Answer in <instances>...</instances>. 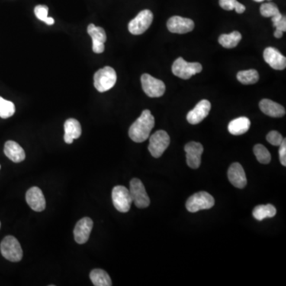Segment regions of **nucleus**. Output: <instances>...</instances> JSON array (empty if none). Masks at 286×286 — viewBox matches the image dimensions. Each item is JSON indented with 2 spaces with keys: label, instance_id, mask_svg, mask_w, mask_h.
I'll return each mask as SVG.
<instances>
[{
  "label": "nucleus",
  "instance_id": "obj_1",
  "mask_svg": "<svg viewBox=\"0 0 286 286\" xmlns=\"http://www.w3.org/2000/svg\"><path fill=\"white\" fill-rule=\"evenodd\" d=\"M155 125V117L149 110L142 111L139 119L136 120L129 129V137L134 142H145L149 137V134Z\"/></svg>",
  "mask_w": 286,
  "mask_h": 286
},
{
  "label": "nucleus",
  "instance_id": "obj_2",
  "mask_svg": "<svg viewBox=\"0 0 286 286\" xmlns=\"http://www.w3.org/2000/svg\"><path fill=\"white\" fill-rule=\"evenodd\" d=\"M116 72L110 66L99 69L94 75V86L100 92H105L111 89L116 85Z\"/></svg>",
  "mask_w": 286,
  "mask_h": 286
},
{
  "label": "nucleus",
  "instance_id": "obj_3",
  "mask_svg": "<svg viewBox=\"0 0 286 286\" xmlns=\"http://www.w3.org/2000/svg\"><path fill=\"white\" fill-rule=\"evenodd\" d=\"M0 251L3 256L10 262H20L23 258V252L21 245L18 239L11 235L4 238L0 245Z\"/></svg>",
  "mask_w": 286,
  "mask_h": 286
},
{
  "label": "nucleus",
  "instance_id": "obj_4",
  "mask_svg": "<svg viewBox=\"0 0 286 286\" xmlns=\"http://www.w3.org/2000/svg\"><path fill=\"white\" fill-rule=\"evenodd\" d=\"M202 71L201 64L198 62H187L182 58H179L174 62L172 72L176 77L183 80H188Z\"/></svg>",
  "mask_w": 286,
  "mask_h": 286
},
{
  "label": "nucleus",
  "instance_id": "obj_5",
  "mask_svg": "<svg viewBox=\"0 0 286 286\" xmlns=\"http://www.w3.org/2000/svg\"><path fill=\"white\" fill-rule=\"evenodd\" d=\"M214 205L215 200L211 194L206 192H199L188 199L185 206L189 213H195L200 210L212 208Z\"/></svg>",
  "mask_w": 286,
  "mask_h": 286
},
{
  "label": "nucleus",
  "instance_id": "obj_6",
  "mask_svg": "<svg viewBox=\"0 0 286 286\" xmlns=\"http://www.w3.org/2000/svg\"><path fill=\"white\" fill-rule=\"evenodd\" d=\"M170 138L165 130H158L149 138L148 146L149 153L155 158H160L163 155L165 149L169 147Z\"/></svg>",
  "mask_w": 286,
  "mask_h": 286
},
{
  "label": "nucleus",
  "instance_id": "obj_7",
  "mask_svg": "<svg viewBox=\"0 0 286 286\" xmlns=\"http://www.w3.org/2000/svg\"><path fill=\"white\" fill-rule=\"evenodd\" d=\"M153 20L154 14L152 11L143 10L129 23V31L134 35H140L149 29Z\"/></svg>",
  "mask_w": 286,
  "mask_h": 286
},
{
  "label": "nucleus",
  "instance_id": "obj_8",
  "mask_svg": "<svg viewBox=\"0 0 286 286\" xmlns=\"http://www.w3.org/2000/svg\"><path fill=\"white\" fill-rule=\"evenodd\" d=\"M130 196L132 201L139 208H146L150 204L149 196L146 193L144 184L138 178H134L130 182Z\"/></svg>",
  "mask_w": 286,
  "mask_h": 286
},
{
  "label": "nucleus",
  "instance_id": "obj_9",
  "mask_svg": "<svg viewBox=\"0 0 286 286\" xmlns=\"http://www.w3.org/2000/svg\"><path fill=\"white\" fill-rule=\"evenodd\" d=\"M142 89L151 98H158L165 93V85L163 81L154 78L149 74L145 73L141 77Z\"/></svg>",
  "mask_w": 286,
  "mask_h": 286
},
{
  "label": "nucleus",
  "instance_id": "obj_10",
  "mask_svg": "<svg viewBox=\"0 0 286 286\" xmlns=\"http://www.w3.org/2000/svg\"><path fill=\"white\" fill-rule=\"evenodd\" d=\"M111 197L116 210L122 213L129 212L133 202L129 189L122 185H118L113 188Z\"/></svg>",
  "mask_w": 286,
  "mask_h": 286
},
{
  "label": "nucleus",
  "instance_id": "obj_11",
  "mask_svg": "<svg viewBox=\"0 0 286 286\" xmlns=\"http://www.w3.org/2000/svg\"><path fill=\"white\" fill-rule=\"evenodd\" d=\"M186 152L187 165L191 169H198L201 164V155L204 152V147L197 142H190L184 146Z\"/></svg>",
  "mask_w": 286,
  "mask_h": 286
},
{
  "label": "nucleus",
  "instance_id": "obj_12",
  "mask_svg": "<svg viewBox=\"0 0 286 286\" xmlns=\"http://www.w3.org/2000/svg\"><path fill=\"white\" fill-rule=\"evenodd\" d=\"M195 24L190 18H183L181 16H173L167 22V28L171 33H183L191 32L194 29Z\"/></svg>",
  "mask_w": 286,
  "mask_h": 286
},
{
  "label": "nucleus",
  "instance_id": "obj_13",
  "mask_svg": "<svg viewBox=\"0 0 286 286\" xmlns=\"http://www.w3.org/2000/svg\"><path fill=\"white\" fill-rule=\"evenodd\" d=\"M93 227V221L88 217L82 218L77 223L74 228V239L78 244H85L89 239Z\"/></svg>",
  "mask_w": 286,
  "mask_h": 286
},
{
  "label": "nucleus",
  "instance_id": "obj_14",
  "mask_svg": "<svg viewBox=\"0 0 286 286\" xmlns=\"http://www.w3.org/2000/svg\"><path fill=\"white\" fill-rule=\"evenodd\" d=\"M88 33L92 39V50L96 53H102L105 49L104 43L107 41V34L102 27L94 24L88 25Z\"/></svg>",
  "mask_w": 286,
  "mask_h": 286
},
{
  "label": "nucleus",
  "instance_id": "obj_15",
  "mask_svg": "<svg viewBox=\"0 0 286 286\" xmlns=\"http://www.w3.org/2000/svg\"><path fill=\"white\" fill-rule=\"evenodd\" d=\"M211 107V103L209 102L208 100H203L200 101L187 115L188 123L190 124L196 125L203 121L208 116Z\"/></svg>",
  "mask_w": 286,
  "mask_h": 286
},
{
  "label": "nucleus",
  "instance_id": "obj_16",
  "mask_svg": "<svg viewBox=\"0 0 286 286\" xmlns=\"http://www.w3.org/2000/svg\"><path fill=\"white\" fill-rule=\"evenodd\" d=\"M26 200L28 205L33 209V211H44L46 208V199L43 191L37 187H32L26 194Z\"/></svg>",
  "mask_w": 286,
  "mask_h": 286
},
{
  "label": "nucleus",
  "instance_id": "obj_17",
  "mask_svg": "<svg viewBox=\"0 0 286 286\" xmlns=\"http://www.w3.org/2000/svg\"><path fill=\"white\" fill-rule=\"evenodd\" d=\"M263 58L265 62L276 70H283L286 67V58L277 49L267 47L264 50Z\"/></svg>",
  "mask_w": 286,
  "mask_h": 286
},
{
  "label": "nucleus",
  "instance_id": "obj_18",
  "mask_svg": "<svg viewBox=\"0 0 286 286\" xmlns=\"http://www.w3.org/2000/svg\"><path fill=\"white\" fill-rule=\"evenodd\" d=\"M227 177L232 184L236 188H245L247 183L245 171L242 165L238 162H235L231 165L227 172Z\"/></svg>",
  "mask_w": 286,
  "mask_h": 286
},
{
  "label": "nucleus",
  "instance_id": "obj_19",
  "mask_svg": "<svg viewBox=\"0 0 286 286\" xmlns=\"http://www.w3.org/2000/svg\"><path fill=\"white\" fill-rule=\"evenodd\" d=\"M65 136L64 140L67 144H72L75 139H79L82 133L81 123L75 119H69L64 124Z\"/></svg>",
  "mask_w": 286,
  "mask_h": 286
},
{
  "label": "nucleus",
  "instance_id": "obj_20",
  "mask_svg": "<svg viewBox=\"0 0 286 286\" xmlns=\"http://www.w3.org/2000/svg\"><path fill=\"white\" fill-rule=\"evenodd\" d=\"M4 154L11 161L15 163L24 161L26 154L24 149L18 143L14 141H7L4 146Z\"/></svg>",
  "mask_w": 286,
  "mask_h": 286
},
{
  "label": "nucleus",
  "instance_id": "obj_21",
  "mask_svg": "<svg viewBox=\"0 0 286 286\" xmlns=\"http://www.w3.org/2000/svg\"><path fill=\"white\" fill-rule=\"evenodd\" d=\"M260 110L266 115L273 118H281L285 115V109L281 104L274 102L268 99H264L259 103Z\"/></svg>",
  "mask_w": 286,
  "mask_h": 286
},
{
  "label": "nucleus",
  "instance_id": "obj_22",
  "mask_svg": "<svg viewBox=\"0 0 286 286\" xmlns=\"http://www.w3.org/2000/svg\"><path fill=\"white\" fill-rule=\"evenodd\" d=\"M251 127V121L246 117H239L230 122L228 131L233 136H241L246 133Z\"/></svg>",
  "mask_w": 286,
  "mask_h": 286
},
{
  "label": "nucleus",
  "instance_id": "obj_23",
  "mask_svg": "<svg viewBox=\"0 0 286 286\" xmlns=\"http://www.w3.org/2000/svg\"><path fill=\"white\" fill-rule=\"evenodd\" d=\"M90 279L95 286H111L112 281L111 277L106 271L95 269L90 273Z\"/></svg>",
  "mask_w": 286,
  "mask_h": 286
},
{
  "label": "nucleus",
  "instance_id": "obj_24",
  "mask_svg": "<svg viewBox=\"0 0 286 286\" xmlns=\"http://www.w3.org/2000/svg\"><path fill=\"white\" fill-rule=\"evenodd\" d=\"M277 209L272 204L258 205L253 210V216L259 221L265 220L266 218H272L275 216Z\"/></svg>",
  "mask_w": 286,
  "mask_h": 286
},
{
  "label": "nucleus",
  "instance_id": "obj_25",
  "mask_svg": "<svg viewBox=\"0 0 286 286\" xmlns=\"http://www.w3.org/2000/svg\"><path fill=\"white\" fill-rule=\"evenodd\" d=\"M241 39V33L239 31H234L229 34H221L219 37V43L226 49H232L239 45Z\"/></svg>",
  "mask_w": 286,
  "mask_h": 286
},
{
  "label": "nucleus",
  "instance_id": "obj_26",
  "mask_svg": "<svg viewBox=\"0 0 286 286\" xmlns=\"http://www.w3.org/2000/svg\"><path fill=\"white\" fill-rule=\"evenodd\" d=\"M237 79L242 85H254L259 80V74L255 69L240 71L238 72Z\"/></svg>",
  "mask_w": 286,
  "mask_h": 286
},
{
  "label": "nucleus",
  "instance_id": "obj_27",
  "mask_svg": "<svg viewBox=\"0 0 286 286\" xmlns=\"http://www.w3.org/2000/svg\"><path fill=\"white\" fill-rule=\"evenodd\" d=\"M15 113V106L11 101L0 97V118L8 119Z\"/></svg>",
  "mask_w": 286,
  "mask_h": 286
},
{
  "label": "nucleus",
  "instance_id": "obj_28",
  "mask_svg": "<svg viewBox=\"0 0 286 286\" xmlns=\"http://www.w3.org/2000/svg\"><path fill=\"white\" fill-rule=\"evenodd\" d=\"M254 154L260 163L269 164L271 161V155L263 145L257 144L254 147Z\"/></svg>",
  "mask_w": 286,
  "mask_h": 286
},
{
  "label": "nucleus",
  "instance_id": "obj_29",
  "mask_svg": "<svg viewBox=\"0 0 286 286\" xmlns=\"http://www.w3.org/2000/svg\"><path fill=\"white\" fill-rule=\"evenodd\" d=\"M219 4L220 7L226 11L235 10V11L239 14H242L246 11V7L238 2L237 0H220Z\"/></svg>",
  "mask_w": 286,
  "mask_h": 286
},
{
  "label": "nucleus",
  "instance_id": "obj_30",
  "mask_svg": "<svg viewBox=\"0 0 286 286\" xmlns=\"http://www.w3.org/2000/svg\"><path fill=\"white\" fill-rule=\"evenodd\" d=\"M260 13L265 18H272L279 14L280 11L276 4L273 3H265L260 7Z\"/></svg>",
  "mask_w": 286,
  "mask_h": 286
},
{
  "label": "nucleus",
  "instance_id": "obj_31",
  "mask_svg": "<svg viewBox=\"0 0 286 286\" xmlns=\"http://www.w3.org/2000/svg\"><path fill=\"white\" fill-rule=\"evenodd\" d=\"M272 22L276 30H279L282 32L286 31L285 16L282 15L281 13H279L277 15L272 17Z\"/></svg>",
  "mask_w": 286,
  "mask_h": 286
},
{
  "label": "nucleus",
  "instance_id": "obj_32",
  "mask_svg": "<svg viewBox=\"0 0 286 286\" xmlns=\"http://www.w3.org/2000/svg\"><path fill=\"white\" fill-rule=\"evenodd\" d=\"M266 140L273 146H279L283 141V137L279 132L272 130L267 135Z\"/></svg>",
  "mask_w": 286,
  "mask_h": 286
},
{
  "label": "nucleus",
  "instance_id": "obj_33",
  "mask_svg": "<svg viewBox=\"0 0 286 286\" xmlns=\"http://www.w3.org/2000/svg\"><path fill=\"white\" fill-rule=\"evenodd\" d=\"M48 11H49V8L46 6H36L35 8H34V14L39 20L45 22L46 18L49 17L48 16Z\"/></svg>",
  "mask_w": 286,
  "mask_h": 286
},
{
  "label": "nucleus",
  "instance_id": "obj_34",
  "mask_svg": "<svg viewBox=\"0 0 286 286\" xmlns=\"http://www.w3.org/2000/svg\"><path fill=\"white\" fill-rule=\"evenodd\" d=\"M279 158L280 162L283 166H286V139H283L282 142L280 145Z\"/></svg>",
  "mask_w": 286,
  "mask_h": 286
},
{
  "label": "nucleus",
  "instance_id": "obj_35",
  "mask_svg": "<svg viewBox=\"0 0 286 286\" xmlns=\"http://www.w3.org/2000/svg\"><path fill=\"white\" fill-rule=\"evenodd\" d=\"M282 36L283 32L281 31V30H276L275 32H274V37H275L276 39H281Z\"/></svg>",
  "mask_w": 286,
  "mask_h": 286
},
{
  "label": "nucleus",
  "instance_id": "obj_36",
  "mask_svg": "<svg viewBox=\"0 0 286 286\" xmlns=\"http://www.w3.org/2000/svg\"><path fill=\"white\" fill-rule=\"evenodd\" d=\"M44 23H46V24L49 25V26H51V25L54 24L55 22L54 20H53V18H51V17H48Z\"/></svg>",
  "mask_w": 286,
  "mask_h": 286
},
{
  "label": "nucleus",
  "instance_id": "obj_37",
  "mask_svg": "<svg viewBox=\"0 0 286 286\" xmlns=\"http://www.w3.org/2000/svg\"><path fill=\"white\" fill-rule=\"evenodd\" d=\"M255 2L261 3L263 2L264 0H254Z\"/></svg>",
  "mask_w": 286,
  "mask_h": 286
},
{
  "label": "nucleus",
  "instance_id": "obj_38",
  "mask_svg": "<svg viewBox=\"0 0 286 286\" xmlns=\"http://www.w3.org/2000/svg\"><path fill=\"white\" fill-rule=\"evenodd\" d=\"M0 227H1V223H0Z\"/></svg>",
  "mask_w": 286,
  "mask_h": 286
},
{
  "label": "nucleus",
  "instance_id": "obj_39",
  "mask_svg": "<svg viewBox=\"0 0 286 286\" xmlns=\"http://www.w3.org/2000/svg\"><path fill=\"white\" fill-rule=\"evenodd\" d=\"M0 169H1V165H0Z\"/></svg>",
  "mask_w": 286,
  "mask_h": 286
}]
</instances>
